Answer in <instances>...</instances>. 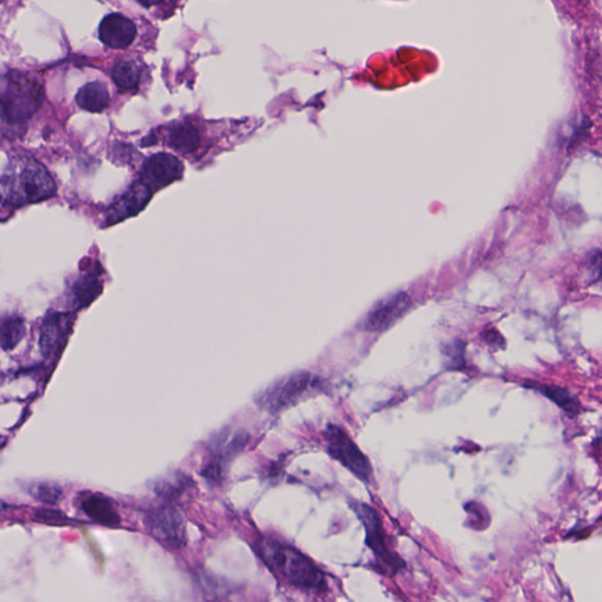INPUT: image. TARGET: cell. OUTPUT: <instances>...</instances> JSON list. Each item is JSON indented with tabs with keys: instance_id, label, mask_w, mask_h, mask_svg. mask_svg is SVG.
I'll list each match as a JSON object with an SVG mask.
<instances>
[{
	"instance_id": "1",
	"label": "cell",
	"mask_w": 602,
	"mask_h": 602,
	"mask_svg": "<svg viewBox=\"0 0 602 602\" xmlns=\"http://www.w3.org/2000/svg\"><path fill=\"white\" fill-rule=\"evenodd\" d=\"M56 193L52 176L32 156H15L0 177V204L7 208L41 203Z\"/></svg>"
},
{
	"instance_id": "2",
	"label": "cell",
	"mask_w": 602,
	"mask_h": 602,
	"mask_svg": "<svg viewBox=\"0 0 602 602\" xmlns=\"http://www.w3.org/2000/svg\"><path fill=\"white\" fill-rule=\"evenodd\" d=\"M258 552L271 571L291 586L312 593L328 589L325 573L295 547L279 540L265 539L259 543Z\"/></svg>"
},
{
	"instance_id": "3",
	"label": "cell",
	"mask_w": 602,
	"mask_h": 602,
	"mask_svg": "<svg viewBox=\"0 0 602 602\" xmlns=\"http://www.w3.org/2000/svg\"><path fill=\"white\" fill-rule=\"evenodd\" d=\"M43 101L44 88L36 78L16 71L0 74V117L4 121H28Z\"/></svg>"
},
{
	"instance_id": "4",
	"label": "cell",
	"mask_w": 602,
	"mask_h": 602,
	"mask_svg": "<svg viewBox=\"0 0 602 602\" xmlns=\"http://www.w3.org/2000/svg\"><path fill=\"white\" fill-rule=\"evenodd\" d=\"M321 389L323 382L317 375L296 372L272 383L259 394L257 403L270 414L277 415Z\"/></svg>"
},
{
	"instance_id": "5",
	"label": "cell",
	"mask_w": 602,
	"mask_h": 602,
	"mask_svg": "<svg viewBox=\"0 0 602 602\" xmlns=\"http://www.w3.org/2000/svg\"><path fill=\"white\" fill-rule=\"evenodd\" d=\"M350 509L357 514L359 521H361L365 529L366 545L373 552L375 558L378 559L379 566H382L383 573L395 575L406 567L397 552L392 551L387 546L386 532L383 529L381 515L373 509L372 506L357 500L349 501Z\"/></svg>"
},
{
	"instance_id": "6",
	"label": "cell",
	"mask_w": 602,
	"mask_h": 602,
	"mask_svg": "<svg viewBox=\"0 0 602 602\" xmlns=\"http://www.w3.org/2000/svg\"><path fill=\"white\" fill-rule=\"evenodd\" d=\"M324 436L326 449L332 459L348 468L359 480L367 485L374 484L372 464L344 428L329 424Z\"/></svg>"
},
{
	"instance_id": "7",
	"label": "cell",
	"mask_w": 602,
	"mask_h": 602,
	"mask_svg": "<svg viewBox=\"0 0 602 602\" xmlns=\"http://www.w3.org/2000/svg\"><path fill=\"white\" fill-rule=\"evenodd\" d=\"M146 523L151 533L165 546L179 550L187 545V529L183 517L172 507H158L148 512Z\"/></svg>"
},
{
	"instance_id": "8",
	"label": "cell",
	"mask_w": 602,
	"mask_h": 602,
	"mask_svg": "<svg viewBox=\"0 0 602 602\" xmlns=\"http://www.w3.org/2000/svg\"><path fill=\"white\" fill-rule=\"evenodd\" d=\"M247 440L249 435L241 432L221 433L217 435L211 445L214 457L203 469L205 479L212 484H220L224 478L225 466L244 448Z\"/></svg>"
},
{
	"instance_id": "9",
	"label": "cell",
	"mask_w": 602,
	"mask_h": 602,
	"mask_svg": "<svg viewBox=\"0 0 602 602\" xmlns=\"http://www.w3.org/2000/svg\"><path fill=\"white\" fill-rule=\"evenodd\" d=\"M412 300L406 292H398L382 299L374 305L365 317L364 328L369 332L381 333L387 331L398 323L410 311Z\"/></svg>"
},
{
	"instance_id": "10",
	"label": "cell",
	"mask_w": 602,
	"mask_h": 602,
	"mask_svg": "<svg viewBox=\"0 0 602 602\" xmlns=\"http://www.w3.org/2000/svg\"><path fill=\"white\" fill-rule=\"evenodd\" d=\"M183 173V164L177 156L158 154L148 156L140 171L139 180L155 193L179 180Z\"/></svg>"
},
{
	"instance_id": "11",
	"label": "cell",
	"mask_w": 602,
	"mask_h": 602,
	"mask_svg": "<svg viewBox=\"0 0 602 602\" xmlns=\"http://www.w3.org/2000/svg\"><path fill=\"white\" fill-rule=\"evenodd\" d=\"M74 321L73 313L49 312L45 317L40 328L39 345L44 357L55 356L58 349L63 348L66 337L71 331Z\"/></svg>"
},
{
	"instance_id": "12",
	"label": "cell",
	"mask_w": 602,
	"mask_h": 602,
	"mask_svg": "<svg viewBox=\"0 0 602 602\" xmlns=\"http://www.w3.org/2000/svg\"><path fill=\"white\" fill-rule=\"evenodd\" d=\"M152 195L154 193L142 181L139 180L132 185L127 192L111 206L106 217V226L117 224L135 216L145 208Z\"/></svg>"
},
{
	"instance_id": "13",
	"label": "cell",
	"mask_w": 602,
	"mask_h": 602,
	"mask_svg": "<svg viewBox=\"0 0 602 602\" xmlns=\"http://www.w3.org/2000/svg\"><path fill=\"white\" fill-rule=\"evenodd\" d=\"M137 36V27L127 16L119 14L106 16L99 27V38L111 48L130 47Z\"/></svg>"
},
{
	"instance_id": "14",
	"label": "cell",
	"mask_w": 602,
	"mask_h": 602,
	"mask_svg": "<svg viewBox=\"0 0 602 602\" xmlns=\"http://www.w3.org/2000/svg\"><path fill=\"white\" fill-rule=\"evenodd\" d=\"M102 270L101 265L97 267H90L86 269L81 277L78 278L77 282L71 288V305L73 309L80 311L81 308L89 307L94 300L101 296L102 291V283L101 274Z\"/></svg>"
},
{
	"instance_id": "15",
	"label": "cell",
	"mask_w": 602,
	"mask_h": 602,
	"mask_svg": "<svg viewBox=\"0 0 602 602\" xmlns=\"http://www.w3.org/2000/svg\"><path fill=\"white\" fill-rule=\"evenodd\" d=\"M522 386L525 389L543 394V397L554 403L560 410H563L571 418H575V416L579 415L583 412L580 400L575 393H572L570 390L566 389V387L533 381L523 382Z\"/></svg>"
},
{
	"instance_id": "16",
	"label": "cell",
	"mask_w": 602,
	"mask_h": 602,
	"mask_svg": "<svg viewBox=\"0 0 602 602\" xmlns=\"http://www.w3.org/2000/svg\"><path fill=\"white\" fill-rule=\"evenodd\" d=\"M81 509L89 518L101 525L115 527L122 521L113 502L102 494H90L82 499Z\"/></svg>"
},
{
	"instance_id": "17",
	"label": "cell",
	"mask_w": 602,
	"mask_h": 602,
	"mask_svg": "<svg viewBox=\"0 0 602 602\" xmlns=\"http://www.w3.org/2000/svg\"><path fill=\"white\" fill-rule=\"evenodd\" d=\"M76 102L81 109L88 113H101L109 105V90L101 81L89 82L78 91Z\"/></svg>"
},
{
	"instance_id": "18",
	"label": "cell",
	"mask_w": 602,
	"mask_h": 602,
	"mask_svg": "<svg viewBox=\"0 0 602 602\" xmlns=\"http://www.w3.org/2000/svg\"><path fill=\"white\" fill-rule=\"evenodd\" d=\"M168 145L181 154H193L200 146V134L192 124H176L168 131Z\"/></svg>"
},
{
	"instance_id": "19",
	"label": "cell",
	"mask_w": 602,
	"mask_h": 602,
	"mask_svg": "<svg viewBox=\"0 0 602 602\" xmlns=\"http://www.w3.org/2000/svg\"><path fill=\"white\" fill-rule=\"evenodd\" d=\"M27 332L24 319L19 316L0 317V349L11 350L23 340Z\"/></svg>"
},
{
	"instance_id": "20",
	"label": "cell",
	"mask_w": 602,
	"mask_h": 602,
	"mask_svg": "<svg viewBox=\"0 0 602 602\" xmlns=\"http://www.w3.org/2000/svg\"><path fill=\"white\" fill-rule=\"evenodd\" d=\"M142 78V68L134 60H121L113 66V80L119 89L127 91L137 88Z\"/></svg>"
},
{
	"instance_id": "21",
	"label": "cell",
	"mask_w": 602,
	"mask_h": 602,
	"mask_svg": "<svg viewBox=\"0 0 602 602\" xmlns=\"http://www.w3.org/2000/svg\"><path fill=\"white\" fill-rule=\"evenodd\" d=\"M30 492L37 500L48 505H56L57 502H59L61 494H63L58 486L49 484L36 485Z\"/></svg>"
},
{
	"instance_id": "22",
	"label": "cell",
	"mask_w": 602,
	"mask_h": 602,
	"mask_svg": "<svg viewBox=\"0 0 602 602\" xmlns=\"http://www.w3.org/2000/svg\"><path fill=\"white\" fill-rule=\"evenodd\" d=\"M35 519L37 521L53 523V525H65L69 522V518L65 514L52 510L38 511L35 515Z\"/></svg>"
},
{
	"instance_id": "23",
	"label": "cell",
	"mask_w": 602,
	"mask_h": 602,
	"mask_svg": "<svg viewBox=\"0 0 602 602\" xmlns=\"http://www.w3.org/2000/svg\"><path fill=\"white\" fill-rule=\"evenodd\" d=\"M137 2L144 7H151L156 5V4H159L162 0H137Z\"/></svg>"
}]
</instances>
